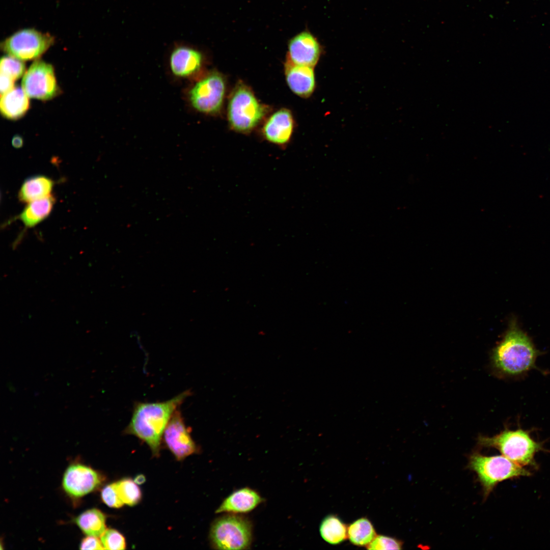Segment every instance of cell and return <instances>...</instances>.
Segmentation results:
<instances>
[{"instance_id": "cell-22", "label": "cell", "mask_w": 550, "mask_h": 550, "mask_svg": "<svg viewBox=\"0 0 550 550\" xmlns=\"http://www.w3.org/2000/svg\"><path fill=\"white\" fill-rule=\"evenodd\" d=\"M376 535L372 522L366 517L355 520L347 527V537L356 546H367Z\"/></svg>"}, {"instance_id": "cell-12", "label": "cell", "mask_w": 550, "mask_h": 550, "mask_svg": "<svg viewBox=\"0 0 550 550\" xmlns=\"http://www.w3.org/2000/svg\"><path fill=\"white\" fill-rule=\"evenodd\" d=\"M321 52V46L316 37L310 31L305 30L290 40L287 58L295 64L313 67Z\"/></svg>"}, {"instance_id": "cell-23", "label": "cell", "mask_w": 550, "mask_h": 550, "mask_svg": "<svg viewBox=\"0 0 550 550\" xmlns=\"http://www.w3.org/2000/svg\"><path fill=\"white\" fill-rule=\"evenodd\" d=\"M115 485L118 496L124 504L132 506L140 501L142 492L134 480L123 478L115 482Z\"/></svg>"}, {"instance_id": "cell-17", "label": "cell", "mask_w": 550, "mask_h": 550, "mask_svg": "<svg viewBox=\"0 0 550 550\" xmlns=\"http://www.w3.org/2000/svg\"><path fill=\"white\" fill-rule=\"evenodd\" d=\"M29 97L22 87H14L11 90L1 95V114L9 119L16 120L20 118L29 109Z\"/></svg>"}, {"instance_id": "cell-19", "label": "cell", "mask_w": 550, "mask_h": 550, "mask_svg": "<svg viewBox=\"0 0 550 550\" xmlns=\"http://www.w3.org/2000/svg\"><path fill=\"white\" fill-rule=\"evenodd\" d=\"M55 201L54 197L50 195L28 203L17 218L20 219L25 227H34L49 216Z\"/></svg>"}, {"instance_id": "cell-11", "label": "cell", "mask_w": 550, "mask_h": 550, "mask_svg": "<svg viewBox=\"0 0 550 550\" xmlns=\"http://www.w3.org/2000/svg\"><path fill=\"white\" fill-rule=\"evenodd\" d=\"M101 475L90 466L73 464L66 470L62 479L65 491L74 498L83 497L94 491L101 483Z\"/></svg>"}, {"instance_id": "cell-4", "label": "cell", "mask_w": 550, "mask_h": 550, "mask_svg": "<svg viewBox=\"0 0 550 550\" xmlns=\"http://www.w3.org/2000/svg\"><path fill=\"white\" fill-rule=\"evenodd\" d=\"M469 468L477 474L485 498L499 482L531 475L529 471L503 455L488 456L475 452L470 457Z\"/></svg>"}, {"instance_id": "cell-20", "label": "cell", "mask_w": 550, "mask_h": 550, "mask_svg": "<svg viewBox=\"0 0 550 550\" xmlns=\"http://www.w3.org/2000/svg\"><path fill=\"white\" fill-rule=\"evenodd\" d=\"M74 522L87 536H100L106 530V516L96 508L83 512L75 518Z\"/></svg>"}, {"instance_id": "cell-8", "label": "cell", "mask_w": 550, "mask_h": 550, "mask_svg": "<svg viewBox=\"0 0 550 550\" xmlns=\"http://www.w3.org/2000/svg\"><path fill=\"white\" fill-rule=\"evenodd\" d=\"M225 92L223 77L212 72L196 82L188 92L190 106L196 111L207 115L217 113L221 109Z\"/></svg>"}, {"instance_id": "cell-13", "label": "cell", "mask_w": 550, "mask_h": 550, "mask_svg": "<svg viewBox=\"0 0 550 550\" xmlns=\"http://www.w3.org/2000/svg\"><path fill=\"white\" fill-rule=\"evenodd\" d=\"M203 56L198 50L185 46L175 48L169 58V67L173 75L186 78L195 75L200 70Z\"/></svg>"}, {"instance_id": "cell-18", "label": "cell", "mask_w": 550, "mask_h": 550, "mask_svg": "<svg viewBox=\"0 0 550 550\" xmlns=\"http://www.w3.org/2000/svg\"><path fill=\"white\" fill-rule=\"evenodd\" d=\"M54 182L45 175L32 176L25 179L18 191V197L23 203H30L51 195Z\"/></svg>"}, {"instance_id": "cell-30", "label": "cell", "mask_w": 550, "mask_h": 550, "mask_svg": "<svg viewBox=\"0 0 550 550\" xmlns=\"http://www.w3.org/2000/svg\"><path fill=\"white\" fill-rule=\"evenodd\" d=\"M12 143L13 147L18 148L22 146L23 141L20 136H16L13 138Z\"/></svg>"}, {"instance_id": "cell-27", "label": "cell", "mask_w": 550, "mask_h": 550, "mask_svg": "<svg viewBox=\"0 0 550 550\" xmlns=\"http://www.w3.org/2000/svg\"><path fill=\"white\" fill-rule=\"evenodd\" d=\"M101 498L104 504L111 508H119L124 505L118 496L115 482L108 484L102 489Z\"/></svg>"}, {"instance_id": "cell-28", "label": "cell", "mask_w": 550, "mask_h": 550, "mask_svg": "<svg viewBox=\"0 0 550 550\" xmlns=\"http://www.w3.org/2000/svg\"><path fill=\"white\" fill-rule=\"evenodd\" d=\"M81 549H104L101 540L96 536H88L83 538L80 543Z\"/></svg>"}, {"instance_id": "cell-26", "label": "cell", "mask_w": 550, "mask_h": 550, "mask_svg": "<svg viewBox=\"0 0 550 550\" xmlns=\"http://www.w3.org/2000/svg\"><path fill=\"white\" fill-rule=\"evenodd\" d=\"M402 542L399 540L384 535H376L366 546L368 549H400Z\"/></svg>"}, {"instance_id": "cell-21", "label": "cell", "mask_w": 550, "mask_h": 550, "mask_svg": "<svg viewBox=\"0 0 550 550\" xmlns=\"http://www.w3.org/2000/svg\"><path fill=\"white\" fill-rule=\"evenodd\" d=\"M319 532L322 539L331 544H339L347 538L346 525L335 515H328L322 520Z\"/></svg>"}, {"instance_id": "cell-7", "label": "cell", "mask_w": 550, "mask_h": 550, "mask_svg": "<svg viewBox=\"0 0 550 550\" xmlns=\"http://www.w3.org/2000/svg\"><path fill=\"white\" fill-rule=\"evenodd\" d=\"M54 37L34 29L17 31L1 43V47L7 55L21 61L38 58L53 44Z\"/></svg>"}, {"instance_id": "cell-25", "label": "cell", "mask_w": 550, "mask_h": 550, "mask_svg": "<svg viewBox=\"0 0 550 550\" xmlns=\"http://www.w3.org/2000/svg\"><path fill=\"white\" fill-rule=\"evenodd\" d=\"M100 537V540L104 549L118 550L126 548L124 536L115 529L106 530Z\"/></svg>"}, {"instance_id": "cell-5", "label": "cell", "mask_w": 550, "mask_h": 550, "mask_svg": "<svg viewBox=\"0 0 550 550\" xmlns=\"http://www.w3.org/2000/svg\"><path fill=\"white\" fill-rule=\"evenodd\" d=\"M209 539L214 549H249L253 540L252 521L242 515L226 513L213 522Z\"/></svg>"}, {"instance_id": "cell-24", "label": "cell", "mask_w": 550, "mask_h": 550, "mask_svg": "<svg viewBox=\"0 0 550 550\" xmlns=\"http://www.w3.org/2000/svg\"><path fill=\"white\" fill-rule=\"evenodd\" d=\"M0 70L1 74L16 80L25 73V65L22 61L7 55L1 59Z\"/></svg>"}, {"instance_id": "cell-15", "label": "cell", "mask_w": 550, "mask_h": 550, "mask_svg": "<svg viewBox=\"0 0 550 550\" xmlns=\"http://www.w3.org/2000/svg\"><path fill=\"white\" fill-rule=\"evenodd\" d=\"M285 75L290 89L295 94L308 97L313 93L315 85L313 67L295 64L287 58Z\"/></svg>"}, {"instance_id": "cell-16", "label": "cell", "mask_w": 550, "mask_h": 550, "mask_svg": "<svg viewBox=\"0 0 550 550\" xmlns=\"http://www.w3.org/2000/svg\"><path fill=\"white\" fill-rule=\"evenodd\" d=\"M293 128L291 113L288 109H281L274 113L267 120L263 127V133L269 142L284 145L289 142Z\"/></svg>"}, {"instance_id": "cell-9", "label": "cell", "mask_w": 550, "mask_h": 550, "mask_svg": "<svg viewBox=\"0 0 550 550\" xmlns=\"http://www.w3.org/2000/svg\"><path fill=\"white\" fill-rule=\"evenodd\" d=\"M21 87L29 97L42 100L52 99L59 92L53 67L41 60L35 61L25 72Z\"/></svg>"}, {"instance_id": "cell-14", "label": "cell", "mask_w": 550, "mask_h": 550, "mask_svg": "<svg viewBox=\"0 0 550 550\" xmlns=\"http://www.w3.org/2000/svg\"><path fill=\"white\" fill-rule=\"evenodd\" d=\"M263 499L255 490L248 487L238 489L226 498L215 511L216 513L243 514L257 508Z\"/></svg>"}, {"instance_id": "cell-6", "label": "cell", "mask_w": 550, "mask_h": 550, "mask_svg": "<svg viewBox=\"0 0 550 550\" xmlns=\"http://www.w3.org/2000/svg\"><path fill=\"white\" fill-rule=\"evenodd\" d=\"M265 112V107L248 87L240 84L235 88L228 108V120L234 130L241 132L251 131L262 119Z\"/></svg>"}, {"instance_id": "cell-1", "label": "cell", "mask_w": 550, "mask_h": 550, "mask_svg": "<svg viewBox=\"0 0 550 550\" xmlns=\"http://www.w3.org/2000/svg\"><path fill=\"white\" fill-rule=\"evenodd\" d=\"M186 390L162 402L135 403L130 420L124 433L134 435L146 443L153 454H159L160 442L166 428L174 413L187 397Z\"/></svg>"}, {"instance_id": "cell-3", "label": "cell", "mask_w": 550, "mask_h": 550, "mask_svg": "<svg viewBox=\"0 0 550 550\" xmlns=\"http://www.w3.org/2000/svg\"><path fill=\"white\" fill-rule=\"evenodd\" d=\"M530 431L521 428L505 429L492 437L480 436L478 444L483 447L494 448L503 456L522 466L537 465L534 457L536 453L543 450L541 443L533 439Z\"/></svg>"}, {"instance_id": "cell-31", "label": "cell", "mask_w": 550, "mask_h": 550, "mask_svg": "<svg viewBox=\"0 0 550 550\" xmlns=\"http://www.w3.org/2000/svg\"><path fill=\"white\" fill-rule=\"evenodd\" d=\"M134 481L138 485H141L146 481V477L143 474H139L135 477Z\"/></svg>"}, {"instance_id": "cell-10", "label": "cell", "mask_w": 550, "mask_h": 550, "mask_svg": "<svg viewBox=\"0 0 550 550\" xmlns=\"http://www.w3.org/2000/svg\"><path fill=\"white\" fill-rule=\"evenodd\" d=\"M164 442L178 460H182L197 451L182 414L178 409L173 415L163 433Z\"/></svg>"}, {"instance_id": "cell-2", "label": "cell", "mask_w": 550, "mask_h": 550, "mask_svg": "<svg viewBox=\"0 0 550 550\" xmlns=\"http://www.w3.org/2000/svg\"><path fill=\"white\" fill-rule=\"evenodd\" d=\"M539 354L530 337L513 321L503 339L493 349L491 360L501 375L519 377L536 367Z\"/></svg>"}, {"instance_id": "cell-29", "label": "cell", "mask_w": 550, "mask_h": 550, "mask_svg": "<svg viewBox=\"0 0 550 550\" xmlns=\"http://www.w3.org/2000/svg\"><path fill=\"white\" fill-rule=\"evenodd\" d=\"M15 80L5 75L1 74V95L11 90L14 87Z\"/></svg>"}]
</instances>
